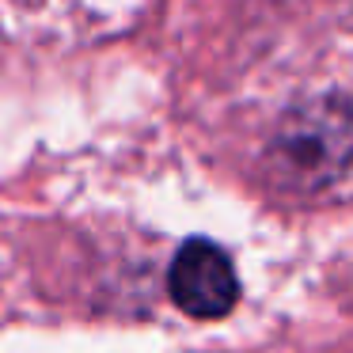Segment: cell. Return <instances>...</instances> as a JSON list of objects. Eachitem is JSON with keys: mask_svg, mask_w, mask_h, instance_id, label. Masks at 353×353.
<instances>
[{"mask_svg": "<svg viewBox=\"0 0 353 353\" xmlns=\"http://www.w3.org/2000/svg\"><path fill=\"white\" fill-rule=\"evenodd\" d=\"M277 156L296 175H338L353 160V107L315 99L289 110L277 130Z\"/></svg>", "mask_w": 353, "mask_h": 353, "instance_id": "6da1fadb", "label": "cell"}, {"mask_svg": "<svg viewBox=\"0 0 353 353\" xmlns=\"http://www.w3.org/2000/svg\"><path fill=\"white\" fill-rule=\"evenodd\" d=\"M168 292L194 319H221L239 300V277L224 247L213 239H186L168 270Z\"/></svg>", "mask_w": 353, "mask_h": 353, "instance_id": "7a4b0ae2", "label": "cell"}]
</instances>
